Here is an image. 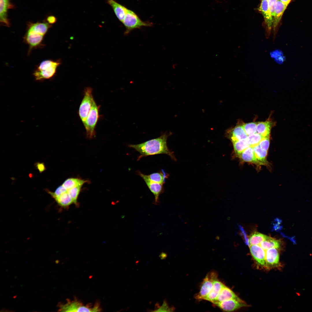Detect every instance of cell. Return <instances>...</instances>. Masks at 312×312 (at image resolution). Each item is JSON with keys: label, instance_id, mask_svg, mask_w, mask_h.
Instances as JSON below:
<instances>
[{"label": "cell", "instance_id": "ffe728a7", "mask_svg": "<svg viewBox=\"0 0 312 312\" xmlns=\"http://www.w3.org/2000/svg\"><path fill=\"white\" fill-rule=\"evenodd\" d=\"M243 161L260 165L255 156L253 147L250 146L238 155Z\"/></svg>", "mask_w": 312, "mask_h": 312}, {"label": "cell", "instance_id": "4fadbf2b", "mask_svg": "<svg viewBox=\"0 0 312 312\" xmlns=\"http://www.w3.org/2000/svg\"><path fill=\"white\" fill-rule=\"evenodd\" d=\"M287 6V5L283 3L280 0H277L276 1L275 8L273 21V40H274L275 38L277 27L283 14Z\"/></svg>", "mask_w": 312, "mask_h": 312}, {"label": "cell", "instance_id": "44dd1931", "mask_svg": "<svg viewBox=\"0 0 312 312\" xmlns=\"http://www.w3.org/2000/svg\"><path fill=\"white\" fill-rule=\"evenodd\" d=\"M225 285L218 279H216L214 282L212 290L203 300L211 302L215 300L218 297L222 289Z\"/></svg>", "mask_w": 312, "mask_h": 312}, {"label": "cell", "instance_id": "5b68a950", "mask_svg": "<svg viewBox=\"0 0 312 312\" xmlns=\"http://www.w3.org/2000/svg\"><path fill=\"white\" fill-rule=\"evenodd\" d=\"M122 23L126 28L125 35L128 34L135 29L142 27H151L153 25L152 23L142 21L134 12L128 9Z\"/></svg>", "mask_w": 312, "mask_h": 312}, {"label": "cell", "instance_id": "83f0119b", "mask_svg": "<svg viewBox=\"0 0 312 312\" xmlns=\"http://www.w3.org/2000/svg\"><path fill=\"white\" fill-rule=\"evenodd\" d=\"M86 182L79 179L70 178L66 180L62 185L68 190L79 185H82Z\"/></svg>", "mask_w": 312, "mask_h": 312}, {"label": "cell", "instance_id": "2e32d148", "mask_svg": "<svg viewBox=\"0 0 312 312\" xmlns=\"http://www.w3.org/2000/svg\"><path fill=\"white\" fill-rule=\"evenodd\" d=\"M10 0H0V21L3 25L8 27L10 26V23L8 18V10L13 7Z\"/></svg>", "mask_w": 312, "mask_h": 312}, {"label": "cell", "instance_id": "7a4b0ae2", "mask_svg": "<svg viewBox=\"0 0 312 312\" xmlns=\"http://www.w3.org/2000/svg\"><path fill=\"white\" fill-rule=\"evenodd\" d=\"M51 25L47 22L29 23L23 38L24 41L29 46L28 54L34 49L43 46L44 37Z\"/></svg>", "mask_w": 312, "mask_h": 312}, {"label": "cell", "instance_id": "603a6c76", "mask_svg": "<svg viewBox=\"0 0 312 312\" xmlns=\"http://www.w3.org/2000/svg\"><path fill=\"white\" fill-rule=\"evenodd\" d=\"M232 142L234 151L237 155L250 146L247 138L241 140L232 141Z\"/></svg>", "mask_w": 312, "mask_h": 312}, {"label": "cell", "instance_id": "d6a6232c", "mask_svg": "<svg viewBox=\"0 0 312 312\" xmlns=\"http://www.w3.org/2000/svg\"><path fill=\"white\" fill-rule=\"evenodd\" d=\"M271 56L274 59L275 61L279 64L283 62L284 60L283 56L281 51L276 50L270 53Z\"/></svg>", "mask_w": 312, "mask_h": 312}, {"label": "cell", "instance_id": "277c9868", "mask_svg": "<svg viewBox=\"0 0 312 312\" xmlns=\"http://www.w3.org/2000/svg\"><path fill=\"white\" fill-rule=\"evenodd\" d=\"M60 310L66 312H99L101 311L99 302L96 301L94 304L89 303L84 305L77 298L73 300L67 299L65 304L61 305Z\"/></svg>", "mask_w": 312, "mask_h": 312}, {"label": "cell", "instance_id": "7c38bea8", "mask_svg": "<svg viewBox=\"0 0 312 312\" xmlns=\"http://www.w3.org/2000/svg\"><path fill=\"white\" fill-rule=\"evenodd\" d=\"M250 252L253 259L259 265L267 268L265 259V251L258 245L250 246Z\"/></svg>", "mask_w": 312, "mask_h": 312}, {"label": "cell", "instance_id": "f1b7e54d", "mask_svg": "<svg viewBox=\"0 0 312 312\" xmlns=\"http://www.w3.org/2000/svg\"><path fill=\"white\" fill-rule=\"evenodd\" d=\"M263 137L261 135L256 133L248 135L247 139L250 146L254 147L259 145V142Z\"/></svg>", "mask_w": 312, "mask_h": 312}, {"label": "cell", "instance_id": "ac0fdd59", "mask_svg": "<svg viewBox=\"0 0 312 312\" xmlns=\"http://www.w3.org/2000/svg\"><path fill=\"white\" fill-rule=\"evenodd\" d=\"M107 2L112 7L119 21L122 23L127 9L117 2L116 0H107Z\"/></svg>", "mask_w": 312, "mask_h": 312}, {"label": "cell", "instance_id": "d6986e66", "mask_svg": "<svg viewBox=\"0 0 312 312\" xmlns=\"http://www.w3.org/2000/svg\"><path fill=\"white\" fill-rule=\"evenodd\" d=\"M272 121L268 119L265 121L257 122V132L263 137H270L271 128L273 125Z\"/></svg>", "mask_w": 312, "mask_h": 312}, {"label": "cell", "instance_id": "e0dca14e", "mask_svg": "<svg viewBox=\"0 0 312 312\" xmlns=\"http://www.w3.org/2000/svg\"><path fill=\"white\" fill-rule=\"evenodd\" d=\"M231 299H240L231 290L225 285L217 298L211 302L215 305L219 302Z\"/></svg>", "mask_w": 312, "mask_h": 312}, {"label": "cell", "instance_id": "5bb4252c", "mask_svg": "<svg viewBox=\"0 0 312 312\" xmlns=\"http://www.w3.org/2000/svg\"><path fill=\"white\" fill-rule=\"evenodd\" d=\"M243 124H238L234 127L227 131L226 136L231 142L241 140L247 138L248 135L244 131Z\"/></svg>", "mask_w": 312, "mask_h": 312}, {"label": "cell", "instance_id": "8fae6325", "mask_svg": "<svg viewBox=\"0 0 312 312\" xmlns=\"http://www.w3.org/2000/svg\"><path fill=\"white\" fill-rule=\"evenodd\" d=\"M215 305L222 310L228 312L232 311L241 308L248 306L241 299H231L219 302Z\"/></svg>", "mask_w": 312, "mask_h": 312}, {"label": "cell", "instance_id": "8992f818", "mask_svg": "<svg viewBox=\"0 0 312 312\" xmlns=\"http://www.w3.org/2000/svg\"><path fill=\"white\" fill-rule=\"evenodd\" d=\"M99 107L94 100L86 120L83 124L87 136L90 139L94 138L95 136V128L99 118Z\"/></svg>", "mask_w": 312, "mask_h": 312}, {"label": "cell", "instance_id": "cb8c5ba5", "mask_svg": "<svg viewBox=\"0 0 312 312\" xmlns=\"http://www.w3.org/2000/svg\"><path fill=\"white\" fill-rule=\"evenodd\" d=\"M259 245L265 250L271 248L279 249L280 247V243L279 241L269 236L261 242Z\"/></svg>", "mask_w": 312, "mask_h": 312}, {"label": "cell", "instance_id": "f35d334b", "mask_svg": "<svg viewBox=\"0 0 312 312\" xmlns=\"http://www.w3.org/2000/svg\"><path fill=\"white\" fill-rule=\"evenodd\" d=\"M280 0L281 1H282L283 3H285V4H286V5H288L289 3L290 2V1H291V0Z\"/></svg>", "mask_w": 312, "mask_h": 312}, {"label": "cell", "instance_id": "4dcf8cb0", "mask_svg": "<svg viewBox=\"0 0 312 312\" xmlns=\"http://www.w3.org/2000/svg\"><path fill=\"white\" fill-rule=\"evenodd\" d=\"M82 185H79L67 190V192L74 203H76Z\"/></svg>", "mask_w": 312, "mask_h": 312}, {"label": "cell", "instance_id": "d4e9b609", "mask_svg": "<svg viewBox=\"0 0 312 312\" xmlns=\"http://www.w3.org/2000/svg\"><path fill=\"white\" fill-rule=\"evenodd\" d=\"M253 147L255 156L260 165L266 164L267 162L266 158L268 151L262 149L259 145Z\"/></svg>", "mask_w": 312, "mask_h": 312}, {"label": "cell", "instance_id": "74e56055", "mask_svg": "<svg viewBox=\"0 0 312 312\" xmlns=\"http://www.w3.org/2000/svg\"><path fill=\"white\" fill-rule=\"evenodd\" d=\"M159 257L162 259H166L167 257V255L164 252H162L159 255Z\"/></svg>", "mask_w": 312, "mask_h": 312}, {"label": "cell", "instance_id": "1f68e13d", "mask_svg": "<svg viewBox=\"0 0 312 312\" xmlns=\"http://www.w3.org/2000/svg\"><path fill=\"white\" fill-rule=\"evenodd\" d=\"M155 309L153 311L156 312H171L173 311L174 310L173 307L170 308L169 307L166 300H164L163 304L161 306H159L158 303L155 305Z\"/></svg>", "mask_w": 312, "mask_h": 312}, {"label": "cell", "instance_id": "8d00e7d4", "mask_svg": "<svg viewBox=\"0 0 312 312\" xmlns=\"http://www.w3.org/2000/svg\"><path fill=\"white\" fill-rule=\"evenodd\" d=\"M47 20L48 23L49 24H53L55 23L56 21V19L54 16H49L47 17Z\"/></svg>", "mask_w": 312, "mask_h": 312}, {"label": "cell", "instance_id": "484cf974", "mask_svg": "<svg viewBox=\"0 0 312 312\" xmlns=\"http://www.w3.org/2000/svg\"><path fill=\"white\" fill-rule=\"evenodd\" d=\"M268 236L257 232H254L250 235L248 242L249 245H259Z\"/></svg>", "mask_w": 312, "mask_h": 312}, {"label": "cell", "instance_id": "30bf717a", "mask_svg": "<svg viewBox=\"0 0 312 312\" xmlns=\"http://www.w3.org/2000/svg\"><path fill=\"white\" fill-rule=\"evenodd\" d=\"M268 0H261L259 9L261 12L264 17L266 27V38H268L270 36L271 31L273 29V19L272 18L269 10L268 3Z\"/></svg>", "mask_w": 312, "mask_h": 312}, {"label": "cell", "instance_id": "e575fe53", "mask_svg": "<svg viewBox=\"0 0 312 312\" xmlns=\"http://www.w3.org/2000/svg\"><path fill=\"white\" fill-rule=\"evenodd\" d=\"M277 0H268V3L269 10L271 16L273 19L274 16V10L276 1Z\"/></svg>", "mask_w": 312, "mask_h": 312}, {"label": "cell", "instance_id": "9a60e30c", "mask_svg": "<svg viewBox=\"0 0 312 312\" xmlns=\"http://www.w3.org/2000/svg\"><path fill=\"white\" fill-rule=\"evenodd\" d=\"M267 268L275 267L279 264V254L278 249L271 248L265 251Z\"/></svg>", "mask_w": 312, "mask_h": 312}, {"label": "cell", "instance_id": "6da1fadb", "mask_svg": "<svg viewBox=\"0 0 312 312\" xmlns=\"http://www.w3.org/2000/svg\"><path fill=\"white\" fill-rule=\"evenodd\" d=\"M169 135V134L164 133L156 138L141 144H130L128 146L140 153V155L138 157V160L148 156L164 154L167 155L172 159L176 161L173 152L171 151L167 146V141Z\"/></svg>", "mask_w": 312, "mask_h": 312}, {"label": "cell", "instance_id": "f546056e", "mask_svg": "<svg viewBox=\"0 0 312 312\" xmlns=\"http://www.w3.org/2000/svg\"><path fill=\"white\" fill-rule=\"evenodd\" d=\"M257 122H251L243 124L244 131L248 136L257 133Z\"/></svg>", "mask_w": 312, "mask_h": 312}, {"label": "cell", "instance_id": "3957f363", "mask_svg": "<svg viewBox=\"0 0 312 312\" xmlns=\"http://www.w3.org/2000/svg\"><path fill=\"white\" fill-rule=\"evenodd\" d=\"M61 64L60 60H44L37 66L33 75L37 81L50 79L55 75L57 68Z\"/></svg>", "mask_w": 312, "mask_h": 312}, {"label": "cell", "instance_id": "9c48e42d", "mask_svg": "<svg viewBox=\"0 0 312 312\" xmlns=\"http://www.w3.org/2000/svg\"><path fill=\"white\" fill-rule=\"evenodd\" d=\"M138 173L144 179L149 189L154 194L155 197L154 204H159V196L164 192L163 185L152 181L149 179L148 175L144 174L140 171H138Z\"/></svg>", "mask_w": 312, "mask_h": 312}, {"label": "cell", "instance_id": "7402d4cb", "mask_svg": "<svg viewBox=\"0 0 312 312\" xmlns=\"http://www.w3.org/2000/svg\"><path fill=\"white\" fill-rule=\"evenodd\" d=\"M58 205L62 207H66L74 203L67 191L54 199Z\"/></svg>", "mask_w": 312, "mask_h": 312}, {"label": "cell", "instance_id": "4316f807", "mask_svg": "<svg viewBox=\"0 0 312 312\" xmlns=\"http://www.w3.org/2000/svg\"><path fill=\"white\" fill-rule=\"evenodd\" d=\"M152 181L163 185L165 183V179L168 177V174L164 172H155L148 175Z\"/></svg>", "mask_w": 312, "mask_h": 312}, {"label": "cell", "instance_id": "52a82bcc", "mask_svg": "<svg viewBox=\"0 0 312 312\" xmlns=\"http://www.w3.org/2000/svg\"><path fill=\"white\" fill-rule=\"evenodd\" d=\"M92 92V89L90 87L85 89L83 97L79 108V116L83 124L86 120L94 100Z\"/></svg>", "mask_w": 312, "mask_h": 312}, {"label": "cell", "instance_id": "ba28073f", "mask_svg": "<svg viewBox=\"0 0 312 312\" xmlns=\"http://www.w3.org/2000/svg\"><path fill=\"white\" fill-rule=\"evenodd\" d=\"M218 279V275L214 271L209 272L204 279L199 292L195 296L197 300H203L212 290L214 281Z\"/></svg>", "mask_w": 312, "mask_h": 312}, {"label": "cell", "instance_id": "d590c367", "mask_svg": "<svg viewBox=\"0 0 312 312\" xmlns=\"http://www.w3.org/2000/svg\"><path fill=\"white\" fill-rule=\"evenodd\" d=\"M36 165L37 168L40 173L44 172L46 169L45 165L43 163L37 162Z\"/></svg>", "mask_w": 312, "mask_h": 312}, {"label": "cell", "instance_id": "836d02e7", "mask_svg": "<svg viewBox=\"0 0 312 312\" xmlns=\"http://www.w3.org/2000/svg\"><path fill=\"white\" fill-rule=\"evenodd\" d=\"M270 144V137H263L259 142V145L263 149L267 151Z\"/></svg>", "mask_w": 312, "mask_h": 312}]
</instances>
